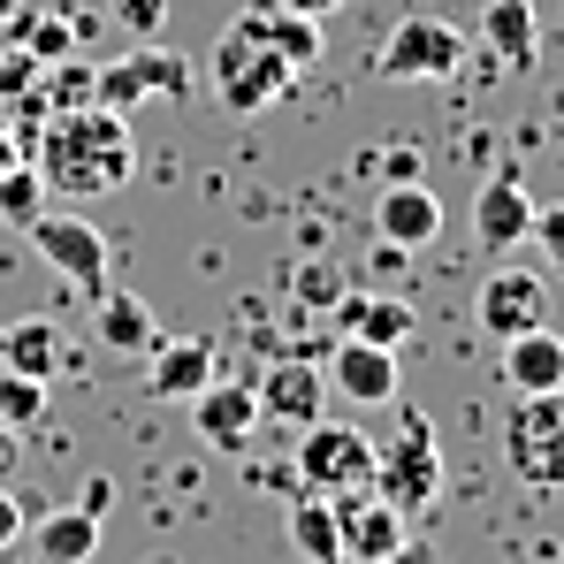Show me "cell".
<instances>
[{"label": "cell", "instance_id": "1", "mask_svg": "<svg viewBox=\"0 0 564 564\" xmlns=\"http://www.w3.org/2000/svg\"><path fill=\"white\" fill-rule=\"evenodd\" d=\"M39 176L62 198H99V191H122L138 176V138H130V115L107 107V99H77V107H54L39 122Z\"/></svg>", "mask_w": 564, "mask_h": 564}, {"label": "cell", "instance_id": "2", "mask_svg": "<svg viewBox=\"0 0 564 564\" xmlns=\"http://www.w3.org/2000/svg\"><path fill=\"white\" fill-rule=\"evenodd\" d=\"M290 85H297V69L282 62V46L260 31L252 8L206 46V93L221 99V115H268L275 99H290Z\"/></svg>", "mask_w": 564, "mask_h": 564}, {"label": "cell", "instance_id": "3", "mask_svg": "<svg viewBox=\"0 0 564 564\" xmlns=\"http://www.w3.org/2000/svg\"><path fill=\"white\" fill-rule=\"evenodd\" d=\"M375 496H381V503H397L404 519H427V511H435V496H443V451H435L427 412L404 404L389 451H375Z\"/></svg>", "mask_w": 564, "mask_h": 564}, {"label": "cell", "instance_id": "4", "mask_svg": "<svg viewBox=\"0 0 564 564\" xmlns=\"http://www.w3.org/2000/svg\"><path fill=\"white\" fill-rule=\"evenodd\" d=\"M458 69H466V31L443 23V15L389 23V39L375 54V77H389V85H451Z\"/></svg>", "mask_w": 564, "mask_h": 564}, {"label": "cell", "instance_id": "5", "mask_svg": "<svg viewBox=\"0 0 564 564\" xmlns=\"http://www.w3.org/2000/svg\"><path fill=\"white\" fill-rule=\"evenodd\" d=\"M297 480L313 496L375 488V443H367V427H351V420H305L297 427Z\"/></svg>", "mask_w": 564, "mask_h": 564}, {"label": "cell", "instance_id": "6", "mask_svg": "<svg viewBox=\"0 0 564 564\" xmlns=\"http://www.w3.org/2000/svg\"><path fill=\"white\" fill-rule=\"evenodd\" d=\"M503 466L527 488H564V389L519 397L503 420Z\"/></svg>", "mask_w": 564, "mask_h": 564}, {"label": "cell", "instance_id": "7", "mask_svg": "<svg viewBox=\"0 0 564 564\" xmlns=\"http://www.w3.org/2000/svg\"><path fill=\"white\" fill-rule=\"evenodd\" d=\"M23 237L39 245V260H46L54 275L69 282L77 297H99V290H107V268H115V252H107V237H99L85 214H46V206H39V214L23 221Z\"/></svg>", "mask_w": 564, "mask_h": 564}, {"label": "cell", "instance_id": "8", "mask_svg": "<svg viewBox=\"0 0 564 564\" xmlns=\"http://www.w3.org/2000/svg\"><path fill=\"white\" fill-rule=\"evenodd\" d=\"M198 93V77H191L184 54H169L161 39H145L138 54H122V62H107V69H93V99H107V107H138V99H191Z\"/></svg>", "mask_w": 564, "mask_h": 564}, {"label": "cell", "instance_id": "9", "mask_svg": "<svg viewBox=\"0 0 564 564\" xmlns=\"http://www.w3.org/2000/svg\"><path fill=\"white\" fill-rule=\"evenodd\" d=\"M473 321H480L488 344H511V336H527V328L550 321V282L534 275V268H496V275L480 282V297H473Z\"/></svg>", "mask_w": 564, "mask_h": 564}, {"label": "cell", "instance_id": "10", "mask_svg": "<svg viewBox=\"0 0 564 564\" xmlns=\"http://www.w3.org/2000/svg\"><path fill=\"white\" fill-rule=\"evenodd\" d=\"M375 237H381V252H427L443 237V198L420 176H397L375 198Z\"/></svg>", "mask_w": 564, "mask_h": 564}, {"label": "cell", "instance_id": "11", "mask_svg": "<svg viewBox=\"0 0 564 564\" xmlns=\"http://www.w3.org/2000/svg\"><path fill=\"white\" fill-rule=\"evenodd\" d=\"M252 397H260V420H275V427H305V420H321L328 412V375L313 367V359H268V375L252 381Z\"/></svg>", "mask_w": 564, "mask_h": 564}, {"label": "cell", "instance_id": "12", "mask_svg": "<svg viewBox=\"0 0 564 564\" xmlns=\"http://www.w3.org/2000/svg\"><path fill=\"white\" fill-rule=\"evenodd\" d=\"M473 237H480V252H511V245H527L534 237V191L519 169H496L480 198H473Z\"/></svg>", "mask_w": 564, "mask_h": 564}, {"label": "cell", "instance_id": "13", "mask_svg": "<svg viewBox=\"0 0 564 564\" xmlns=\"http://www.w3.org/2000/svg\"><path fill=\"white\" fill-rule=\"evenodd\" d=\"M328 503H336V527H344V564H381L412 534V519L397 503H381L375 488H351V496H328Z\"/></svg>", "mask_w": 564, "mask_h": 564}, {"label": "cell", "instance_id": "14", "mask_svg": "<svg viewBox=\"0 0 564 564\" xmlns=\"http://www.w3.org/2000/svg\"><path fill=\"white\" fill-rule=\"evenodd\" d=\"M191 427H198V443L206 451H245L252 443V427H260V397L245 389V381H206L198 397H191Z\"/></svg>", "mask_w": 564, "mask_h": 564}, {"label": "cell", "instance_id": "15", "mask_svg": "<svg viewBox=\"0 0 564 564\" xmlns=\"http://www.w3.org/2000/svg\"><path fill=\"white\" fill-rule=\"evenodd\" d=\"M503 389L511 397H542V389H564V336L542 321V328H527V336H511L503 344Z\"/></svg>", "mask_w": 564, "mask_h": 564}, {"label": "cell", "instance_id": "16", "mask_svg": "<svg viewBox=\"0 0 564 564\" xmlns=\"http://www.w3.org/2000/svg\"><path fill=\"white\" fill-rule=\"evenodd\" d=\"M328 381H336L351 404H389V397H397V351L344 336V344H336V359H328Z\"/></svg>", "mask_w": 564, "mask_h": 564}, {"label": "cell", "instance_id": "17", "mask_svg": "<svg viewBox=\"0 0 564 564\" xmlns=\"http://www.w3.org/2000/svg\"><path fill=\"white\" fill-rule=\"evenodd\" d=\"M145 359H153V397H176V404H191V397H198V389H206V381L221 375V359H214V344H206V336H176V344H153V351H145Z\"/></svg>", "mask_w": 564, "mask_h": 564}, {"label": "cell", "instance_id": "18", "mask_svg": "<svg viewBox=\"0 0 564 564\" xmlns=\"http://www.w3.org/2000/svg\"><path fill=\"white\" fill-rule=\"evenodd\" d=\"M480 39H488V54L519 77V69H534V54H542V23H534V0H488L480 8Z\"/></svg>", "mask_w": 564, "mask_h": 564}, {"label": "cell", "instance_id": "19", "mask_svg": "<svg viewBox=\"0 0 564 564\" xmlns=\"http://www.w3.org/2000/svg\"><path fill=\"white\" fill-rule=\"evenodd\" d=\"M93 321H99V344H107V351L145 359V351L161 344V321H153V305H145L138 290H99V297H93Z\"/></svg>", "mask_w": 564, "mask_h": 564}, {"label": "cell", "instance_id": "20", "mask_svg": "<svg viewBox=\"0 0 564 564\" xmlns=\"http://www.w3.org/2000/svg\"><path fill=\"white\" fill-rule=\"evenodd\" d=\"M99 519L107 511H93V503H69V511H46L39 519V564H93L99 557Z\"/></svg>", "mask_w": 564, "mask_h": 564}, {"label": "cell", "instance_id": "21", "mask_svg": "<svg viewBox=\"0 0 564 564\" xmlns=\"http://www.w3.org/2000/svg\"><path fill=\"white\" fill-rule=\"evenodd\" d=\"M62 328L54 321H15V328H0V367L8 375H31V381H54L62 375Z\"/></svg>", "mask_w": 564, "mask_h": 564}, {"label": "cell", "instance_id": "22", "mask_svg": "<svg viewBox=\"0 0 564 564\" xmlns=\"http://www.w3.org/2000/svg\"><path fill=\"white\" fill-rule=\"evenodd\" d=\"M252 15H260V31L282 46V62L305 77L321 54H328V39H321V15H297V8H282V0H252Z\"/></svg>", "mask_w": 564, "mask_h": 564}, {"label": "cell", "instance_id": "23", "mask_svg": "<svg viewBox=\"0 0 564 564\" xmlns=\"http://www.w3.org/2000/svg\"><path fill=\"white\" fill-rule=\"evenodd\" d=\"M344 336L397 351V344L412 336V305H404V297H389V290H367V297H351V305H344Z\"/></svg>", "mask_w": 564, "mask_h": 564}, {"label": "cell", "instance_id": "24", "mask_svg": "<svg viewBox=\"0 0 564 564\" xmlns=\"http://www.w3.org/2000/svg\"><path fill=\"white\" fill-rule=\"evenodd\" d=\"M290 550L305 564H344V527H336V503L305 488V503L290 511Z\"/></svg>", "mask_w": 564, "mask_h": 564}, {"label": "cell", "instance_id": "25", "mask_svg": "<svg viewBox=\"0 0 564 564\" xmlns=\"http://www.w3.org/2000/svg\"><path fill=\"white\" fill-rule=\"evenodd\" d=\"M46 206V176H39V161H15V169H0V221H31Z\"/></svg>", "mask_w": 564, "mask_h": 564}, {"label": "cell", "instance_id": "26", "mask_svg": "<svg viewBox=\"0 0 564 564\" xmlns=\"http://www.w3.org/2000/svg\"><path fill=\"white\" fill-rule=\"evenodd\" d=\"M0 420H8V427H39V420H46V381L0 367Z\"/></svg>", "mask_w": 564, "mask_h": 564}, {"label": "cell", "instance_id": "27", "mask_svg": "<svg viewBox=\"0 0 564 564\" xmlns=\"http://www.w3.org/2000/svg\"><path fill=\"white\" fill-rule=\"evenodd\" d=\"M23 46H31V62H62L69 46H77V23H62V15H46V23H8Z\"/></svg>", "mask_w": 564, "mask_h": 564}, {"label": "cell", "instance_id": "28", "mask_svg": "<svg viewBox=\"0 0 564 564\" xmlns=\"http://www.w3.org/2000/svg\"><path fill=\"white\" fill-rule=\"evenodd\" d=\"M115 23L145 46V39H161V31H169V0H115Z\"/></svg>", "mask_w": 564, "mask_h": 564}, {"label": "cell", "instance_id": "29", "mask_svg": "<svg viewBox=\"0 0 564 564\" xmlns=\"http://www.w3.org/2000/svg\"><path fill=\"white\" fill-rule=\"evenodd\" d=\"M534 245L550 252V268L564 275V198L557 206H534Z\"/></svg>", "mask_w": 564, "mask_h": 564}, {"label": "cell", "instance_id": "30", "mask_svg": "<svg viewBox=\"0 0 564 564\" xmlns=\"http://www.w3.org/2000/svg\"><path fill=\"white\" fill-rule=\"evenodd\" d=\"M23 534H31V511H23V503H15V496L0 488V557H8V550H15Z\"/></svg>", "mask_w": 564, "mask_h": 564}, {"label": "cell", "instance_id": "31", "mask_svg": "<svg viewBox=\"0 0 564 564\" xmlns=\"http://www.w3.org/2000/svg\"><path fill=\"white\" fill-rule=\"evenodd\" d=\"M381 564H435V542H420V534H404V542H397V550H389Z\"/></svg>", "mask_w": 564, "mask_h": 564}, {"label": "cell", "instance_id": "32", "mask_svg": "<svg viewBox=\"0 0 564 564\" xmlns=\"http://www.w3.org/2000/svg\"><path fill=\"white\" fill-rule=\"evenodd\" d=\"M15 458H23V427H8V420H0V480L15 473Z\"/></svg>", "mask_w": 564, "mask_h": 564}, {"label": "cell", "instance_id": "33", "mask_svg": "<svg viewBox=\"0 0 564 564\" xmlns=\"http://www.w3.org/2000/svg\"><path fill=\"white\" fill-rule=\"evenodd\" d=\"M15 161H31V153H23V138H15V130L0 122V169H15Z\"/></svg>", "mask_w": 564, "mask_h": 564}, {"label": "cell", "instance_id": "34", "mask_svg": "<svg viewBox=\"0 0 564 564\" xmlns=\"http://www.w3.org/2000/svg\"><path fill=\"white\" fill-rule=\"evenodd\" d=\"M282 8H297V15H336V8H351V0H282Z\"/></svg>", "mask_w": 564, "mask_h": 564}, {"label": "cell", "instance_id": "35", "mask_svg": "<svg viewBox=\"0 0 564 564\" xmlns=\"http://www.w3.org/2000/svg\"><path fill=\"white\" fill-rule=\"evenodd\" d=\"M550 115H557V122H564V85H557V93H550Z\"/></svg>", "mask_w": 564, "mask_h": 564}, {"label": "cell", "instance_id": "36", "mask_svg": "<svg viewBox=\"0 0 564 564\" xmlns=\"http://www.w3.org/2000/svg\"><path fill=\"white\" fill-rule=\"evenodd\" d=\"M8 23H15V0H0V31H8Z\"/></svg>", "mask_w": 564, "mask_h": 564}]
</instances>
